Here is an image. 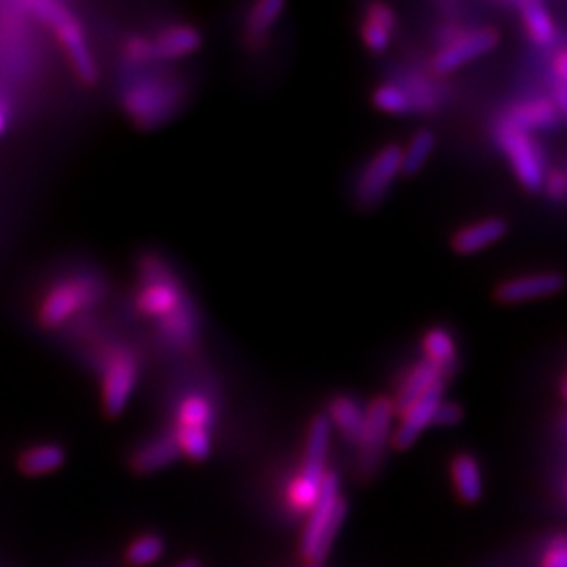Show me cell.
<instances>
[{
    "label": "cell",
    "instance_id": "obj_1",
    "mask_svg": "<svg viewBox=\"0 0 567 567\" xmlns=\"http://www.w3.org/2000/svg\"><path fill=\"white\" fill-rule=\"evenodd\" d=\"M347 515V502L340 499V481L336 473H326L320 494L311 506L307 528L302 532V555L315 566L328 557L334 538Z\"/></svg>",
    "mask_w": 567,
    "mask_h": 567
},
{
    "label": "cell",
    "instance_id": "obj_2",
    "mask_svg": "<svg viewBox=\"0 0 567 567\" xmlns=\"http://www.w3.org/2000/svg\"><path fill=\"white\" fill-rule=\"evenodd\" d=\"M183 101V85L168 76H145L133 80L125 93V112L141 129H156L172 118Z\"/></svg>",
    "mask_w": 567,
    "mask_h": 567
},
{
    "label": "cell",
    "instance_id": "obj_3",
    "mask_svg": "<svg viewBox=\"0 0 567 567\" xmlns=\"http://www.w3.org/2000/svg\"><path fill=\"white\" fill-rule=\"evenodd\" d=\"M24 7L38 22H42L44 26H49L53 30L55 38L64 47L67 60L74 67V72L78 74V78L87 85H93L100 78V72L95 66L93 53L89 49L85 30L78 24L76 15L67 9L66 4L53 2V0H34Z\"/></svg>",
    "mask_w": 567,
    "mask_h": 567
},
{
    "label": "cell",
    "instance_id": "obj_4",
    "mask_svg": "<svg viewBox=\"0 0 567 567\" xmlns=\"http://www.w3.org/2000/svg\"><path fill=\"white\" fill-rule=\"evenodd\" d=\"M103 284L93 273H74L49 288L38 307V322L44 328H62L72 318L101 299Z\"/></svg>",
    "mask_w": 567,
    "mask_h": 567
},
{
    "label": "cell",
    "instance_id": "obj_5",
    "mask_svg": "<svg viewBox=\"0 0 567 567\" xmlns=\"http://www.w3.org/2000/svg\"><path fill=\"white\" fill-rule=\"evenodd\" d=\"M139 275L141 288L137 293L134 305L137 311L145 318L160 322L190 299L177 275L156 255H147L141 259Z\"/></svg>",
    "mask_w": 567,
    "mask_h": 567
},
{
    "label": "cell",
    "instance_id": "obj_6",
    "mask_svg": "<svg viewBox=\"0 0 567 567\" xmlns=\"http://www.w3.org/2000/svg\"><path fill=\"white\" fill-rule=\"evenodd\" d=\"M328 443H331V423L324 414H320L311 421L300 477L291 488V501L299 511H311L313 502L320 494L322 481L326 477Z\"/></svg>",
    "mask_w": 567,
    "mask_h": 567
},
{
    "label": "cell",
    "instance_id": "obj_7",
    "mask_svg": "<svg viewBox=\"0 0 567 567\" xmlns=\"http://www.w3.org/2000/svg\"><path fill=\"white\" fill-rule=\"evenodd\" d=\"M497 141H499L506 160L511 163V168H513L515 177L519 179V183L528 192H540L546 168H544L542 150L534 137L508 125L502 118L501 125L497 129Z\"/></svg>",
    "mask_w": 567,
    "mask_h": 567
},
{
    "label": "cell",
    "instance_id": "obj_8",
    "mask_svg": "<svg viewBox=\"0 0 567 567\" xmlns=\"http://www.w3.org/2000/svg\"><path fill=\"white\" fill-rule=\"evenodd\" d=\"M139 381V362L131 351L116 349L105 358L101 374V398L109 416H118L127 410Z\"/></svg>",
    "mask_w": 567,
    "mask_h": 567
},
{
    "label": "cell",
    "instance_id": "obj_9",
    "mask_svg": "<svg viewBox=\"0 0 567 567\" xmlns=\"http://www.w3.org/2000/svg\"><path fill=\"white\" fill-rule=\"evenodd\" d=\"M394 418H396V408L389 398H376L368 403V408L364 410V427L358 439L360 471L364 475L374 473L381 465L387 439L391 434Z\"/></svg>",
    "mask_w": 567,
    "mask_h": 567
},
{
    "label": "cell",
    "instance_id": "obj_10",
    "mask_svg": "<svg viewBox=\"0 0 567 567\" xmlns=\"http://www.w3.org/2000/svg\"><path fill=\"white\" fill-rule=\"evenodd\" d=\"M400 145H394V143L385 145L370 158L366 168L362 170L358 185H356V198L364 208L376 206L389 194V190L396 183V179L400 177Z\"/></svg>",
    "mask_w": 567,
    "mask_h": 567
},
{
    "label": "cell",
    "instance_id": "obj_11",
    "mask_svg": "<svg viewBox=\"0 0 567 567\" xmlns=\"http://www.w3.org/2000/svg\"><path fill=\"white\" fill-rule=\"evenodd\" d=\"M501 34L497 28H475L452 38L434 60V69L437 74H450L468 62L488 55L497 49Z\"/></svg>",
    "mask_w": 567,
    "mask_h": 567
},
{
    "label": "cell",
    "instance_id": "obj_12",
    "mask_svg": "<svg viewBox=\"0 0 567 567\" xmlns=\"http://www.w3.org/2000/svg\"><path fill=\"white\" fill-rule=\"evenodd\" d=\"M443 391H446V383H439L401 412L403 421H401L398 431L394 434V446L398 450H408L434 423L435 410L443 401Z\"/></svg>",
    "mask_w": 567,
    "mask_h": 567
},
{
    "label": "cell",
    "instance_id": "obj_13",
    "mask_svg": "<svg viewBox=\"0 0 567 567\" xmlns=\"http://www.w3.org/2000/svg\"><path fill=\"white\" fill-rule=\"evenodd\" d=\"M564 288V278L559 273H534L519 275L502 282L497 288V299L506 305L524 302V300L542 299L557 295Z\"/></svg>",
    "mask_w": 567,
    "mask_h": 567
},
{
    "label": "cell",
    "instance_id": "obj_14",
    "mask_svg": "<svg viewBox=\"0 0 567 567\" xmlns=\"http://www.w3.org/2000/svg\"><path fill=\"white\" fill-rule=\"evenodd\" d=\"M450 374H452V370L439 366L427 358L421 360L418 364H414L410 368V372L403 376L396 400H391L394 408H396V414L403 412L408 405H412L421 396H425L435 385L446 383V378Z\"/></svg>",
    "mask_w": 567,
    "mask_h": 567
},
{
    "label": "cell",
    "instance_id": "obj_15",
    "mask_svg": "<svg viewBox=\"0 0 567 567\" xmlns=\"http://www.w3.org/2000/svg\"><path fill=\"white\" fill-rule=\"evenodd\" d=\"M504 120L526 133L530 131H542V129H555L562 125L564 114L551 100L526 101L515 105Z\"/></svg>",
    "mask_w": 567,
    "mask_h": 567
},
{
    "label": "cell",
    "instance_id": "obj_16",
    "mask_svg": "<svg viewBox=\"0 0 567 567\" xmlns=\"http://www.w3.org/2000/svg\"><path fill=\"white\" fill-rule=\"evenodd\" d=\"M202 47V33L194 26H170L165 33L158 34L156 40H152V55L154 62H172L183 60L192 53H196Z\"/></svg>",
    "mask_w": 567,
    "mask_h": 567
},
{
    "label": "cell",
    "instance_id": "obj_17",
    "mask_svg": "<svg viewBox=\"0 0 567 567\" xmlns=\"http://www.w3.org/2000/svg\"><path fill=\"white\" fill-rule=\"evenodd\" d=\"M158 326H160V333L170 347L192 349L198 340V333H201L198 309L192 300L188 299L177 311H172L165 320H160Z\"/></svg>",
    "mask_w": 567,
    "mask_h": 567
},
{
    "label": "cell",
    "instance_id": "obj_18",
    "mask_svg": "<svg viewBox=\"0 0 567 567\" xmlns=\"http://www.w3.org/2000/svg\"><path fill=\"white\" fill-rule=\"evenodd\" d=\"M506 232H508V225L504 219L490 217V219H484L479 223H473V225L463 228L461 232H456L452 237V246L459 255H475L502 240Z\"/></svg>",
    "mask_w": 567,
    "mask_h": 567
},
{
    "label": "cell",
    "instance_id": "obj_19",
    "mask_svg": "<svg viewBox=\"0 0 567 567\" xmlns=\"http://www.w3.org/2000/svg\"><path fill=\"white\" fill-rule=\"evenodd\" d=\"M398 20L391 7L374 2L366 9V20L362 24V40L372 53H383L391 44Z\"/></svg>",
    "mask_w": 567,
    "mask_h": 567
},
{
    "label": "cell",
    "instance_id": "obj_20",
    "mask_svg": "<svg viewBox=\"0 0 567 567\" xmlns=\"http://www.w3.org/2000/svg\"><path fill=\"white\" fill-rule=\"evenodd\" d=\"M179 456H181V448L177 443V437L175 434H168L139 448L131 459V465L137 473H154L158 468L172 465Z\"/></svg>",
    "mask_w": 567,
    "mask_h": 567
},
{
    "label": "cell",
    "instance_id": "obj_21",
    "mask_svg": "<svg viewBox=\"0 0 567 567\" xmlns=\"http://www.w3.org/2000/svg\"><path fill=\"white\" fill-rule=\"evenodd\" d=\"M326 418L343 434L345 439L358 443V439L362 435V427H364V408L360 401L351 396L334 398Z\"/></svg>",
    "mask_w": 567,
    "mask_h": 567
},
{
    "label": "cell",
    "instance_id": "obj_22",
    "mask_svg": "<svg viewBox=\"0 0 567 567\" xmlns=\"http://www.w3.org/2000/svg\"><path fill=\"white\" fill-rule=\"evenodd\" d=\"M519 11H521L524 26L536 44L551 47L557 42V26L544 2L540 0L519 2Z\"/></svg>",
    "mask_w": 567,
    "mask_h": 567
},
{
    "label": "cell",
    "instance_id": "obj_23",
    "mask_svg": "<svg viewBox=\"0 0 567 567\" xmlns=\"http://www.w3.org/2000/svg\"><path fill=\"white\" fill-rule=\"evenodd\" d=\"M66 463V450L57 443H38L20 456V468L24 475L42 477L55 473Z\"/></svg>",
    "mask_w": 567,
    "mask_h": 567
},
{
    "label": "cell",
    "instance_id": "obj_24",
    "mask_svg": "<svg viewBox=\"0 0 567 567\" xmlns=\"http://www.w3.org/2000/svg\"><path fill=\"white\" fill-rule=\"evenodd\" d=\"M452 479L456 486L459 497L465 502H477L484 494V484H481V471L473 456L459 454L452 461Z\"/></svg>",
    "mask_w": 567,
    "mask_h": 567
},
{
    "label": "cell",
    "instance_id": "obj_25",
    "mask_svg": "<svg viewBox=\"0 0 567 567\" xmlns=\"http://www.w3.org/2000/svg\"><path fill=\"white\" fill-rule=\"evenodd\" d=\"M212 418H215L212 405L201 394L188 396L177 410V427L208 431L212 427Z\"/></svg>",
    "mask_w": 567,
    "mask_h": 567
},
{
    "label": "cell",
    "instance_id": "obj_26",
    "mask_svg": "<svg viewBox=\"0 0 567 567\" xmlns=\"http://www.w3.org/2000/svg\"><path fill=\"white\" fill-rule=\"evenodd\" d=\"M423 349H425V358L431 360L435 364L448 368V370H454V366H456L459 351H456L454 336L448 331L431 328L423 338Z\"/></svg>",
    "mask_w": 567,
    "mask_h": 567
},
{
    "label": "cell",
    "instance_id": "obj_27",
    "mask_svg": "<svg viewBox=\"0 0 567 567\" xmlns=\"http://www.w3.org/2000/svg\"><path fill=\"white\" fill-rule=\"evenodd\" d=\"M435 134L427 129H421L408 143L405 150H401V172L416 175L423 165L434 154Z\"/></svg>",
    "mask_w": 567,
    "mask_h": 567
},
{
    "label": "cell",
    "instance_id": "obj_28",
    "mask_svg": "<svg viewBox=\"0 0 567 567\" xmlns=\"http://www.w3.org/2000/svg\"><path fill=\"white\" fill-rule=\"evenodd\" d=\"M286 4L282 0H261L253 7L248 22H246V34L250 40L263 38L271 30V26L280 20Z\"/></svg>",
    "mask_w": 567,
    "mask_h": 567
},
{
    "label": "cell",
    "instance_id": "obj_29",
    "mask_svg": "<svg viewBox=\"0 0 567 567\" xmlns=\"http://www.w3.org/2000/svg\"><path fill=\"white\" fill-rule=\"evenodd\" d=\"M165 553V540L160 536H139L127 549V564L133 567H147L156 564Z\"/></svg>",
    "mask_w": 567,
    "mask_h": 567
},
{
    "label": "cell",
    "instance_id": "obj_30",
    "mask_svg": "<svg viewBox=\"0 0 567 567\" xmlns=\"http://www.w3.org/2000/svg\"><path fill=\"white\" fill-rule=\"evenodd\" d=\"M172 434L177 437L181 454H185L192 461H206L208 459V454H210V435H208V431L177 427Z\"/></svg>",
    "mask_w": 567,
    "mask_h": 567
},
{
    "label": "cell",
    "instance_id": "obj_31",
    "mask_svg": "<svg viewBox=\"0 0 567 567\" xmlns=\"http://www.w3.org/2000/svg\"><path fill=\"white\" fill-rule=\"evenodd\" d=\"M372 101L378 109L387 114H410L412 112V101L405 95V89L394 87V85H383L374 91Z\"/></svg>",
    "mask_w": 567,
    "mask_h": 567
},
{
    "label": "cell",
    "instance_id": "obj_32",
    "mask_svg": "<svg viewBox=\"0 0 567 567\" xmlns=\"http://www.w3.org/2000/svg\"><path fill=\"white\" fill-rule=\"evenodd\" d=\"M567 55L566 51L562 49L555 57V98L553 103L559 107L562 114H566L567 100Z\"/></svg>",
    "mask_w": 567,
    "mask_h": 567
},
{
    "label": "cell",
    "instance_id": "obj_33",
    "mask_svg": "<svg viewBox=\"0 0 567 567\" xmlns=\"http://www.w3.org/2000/svg\"><path fill=\"white\" fill-rule=\"evenodd\" d=\"M125 55L127 60L134 64V66H143L147 62H154V55H152V40L147 38H141V36H133L127 47H125Z\"/></svg>",
    "mask_w": 567,
    "mask_h": 567
},
{
    "label": "cell",
    "instance_id": "obj_34",
    "mask_svg": "<svg viewBox=\"0 0 567 567\" xmlns=\"http://www.w3.org/2000/svg\"><path fill=\"white\" fill-rule=\"evenodd\" d=\"M542 190L546 192V196H549L551 201H566L567 177L564 168H555V170L546 172V175H544V181H542Z\"/></svg>",
    "mask_w": 567,
    "mask_h": 567
},
{
    "label": "cell",
    "instance_id": "obj_35",
    "mask_svg": "<svg viewBox=\"0 0 567 567\" xmlns=\"http://www.w3.org/2000/svg\"><path fill=\"white\" fill-rule=\"evenodd\" d=\"M463 408L456 401H441L437 405L434 414V423L431 425H439V427H454L463 421Z\"/></svg>",
    "mask_w": 567,
    "mask_h": 567
},
{
    "label": "cell",
    "instance_id": "obj_36",
    "mask_svg": "<svg viewBox=\"0 0 567 567\" xmlns=\"http://www.w3.org/2000/svg\"><path fill=\"white\" fill-rule=\"evenodd\" d=\"M544 567H567L566 540L559 538L555 544L549 546L544 555Z\"/></svg>",
    "mask_w": 567,
    "mask_h": 567
},
{
    "label": "cell",
    "instance_id": "obj_37",
    "mask_svg": "<svg viewBox=\"0 0 567 567\" xmlns=\"http://www.w3.org/2000/svg\"><path fill=\"white\" fill-rule=\"evenodd\" d=\"M7 125H9V109H7L4 101L0 100V134L7 131Z\"/></svg>",
    "mask_w": 567,
    "mask_h": 567
},
{
    "label": "cell",
    "instance_id": "obj_38",
    "mask_svg": "<svg viewBox=\"0 0 567 567\" xmlns=\"http://www.w3.org/2000/svg\"><path fill=\"white\" fill-rule=\"evenodd\" d=\"M175 567H202V564L198 559H185V562H181V564H177Z\"/></svg>",
    "mask_w": 567,
    "mask_h": 567
},
{
    "label": "cell",
    "instance_id": "obj_39",
    "mask_svg": "<svg viewBox=\"0 0 567 567\" xmlns=\"http://www.w3.org/2000/svg\"><path fill=\"white\" fill-rule=\"evenodd\" d=\"M307 567H322V566H315V564H309Z\"/></svg>",
    "mask_w": 567,
    "mask_h": 567
}]
</instances>
